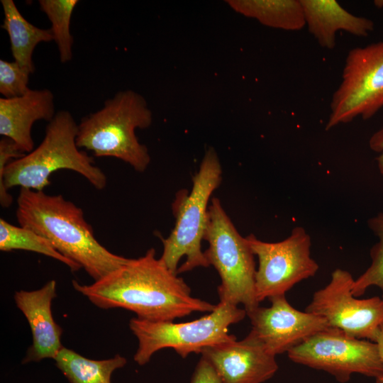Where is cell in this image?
<instances>
[{
	"label": "cell",
	"mask_w": 383,
	"mask_h": 383,
	"mask_svg": "<svg viewBox=\"0 0 383 383\" xmlns=\"http://www.w3.org/2000/svg\"><path fill=\"white\" fill-rule=\"evenodd\" d=\"M374 4L378 8L383 7V0H375Z\"/></svg>",
	"instance_id": "27"
},
{
	"label": "cell",
	"mask_w": 383,
	"mask_h": 383,
	"mask_svg": "<svg viewBox=\"0 0 383 383\" xmlns=\"http://www.w3.org/2000/svg\"><path fill=\"white\" fill-rule=\"evenodd\" d=\"M235 11L271 28L299 30L306 26L300 0H229Z\"/></svg>",
	"instance_id": "18"
},
{
	"label": "cell",
	"mask_w": 383,
	"mask_h": 383,
	"mask_svg": "<svg viewBox=\"0 0 383 383\" xmlns=\"http://www.w3.org/2000/svg\"><path fill=\"white\" fill-rule=\"evenodd\" d=\"M373 342H375L377 345L379 353L383 362V325H382L377 331ZM375 380L376 383H383V374Z\"/></svg>",
	"instance_id": "26"
},
{
	"label": "cell",
	"mask_w": 383,
	"mask_h": 383,
	"mask_svg": "<svg viewBox=\"0 0 383 383\" xmlns=\"http://www.w3.org/2000/svg\"><path fill=\"white\" fill-rule=\"evenodd\" d=\"M204 239L209 243L204 255L221 277V284L218 287L220 301L243 304L246 314L259 306L255 295L254 254L218 198H213L209 206Z\"/></svg>",
	"instance_id": "7"
},
{
	"label": "cell",
	"mask_w": 383,
	"mask_h": 383,
	"mask_svg": "<svg viewBox=\"0 0 383 383\" xmlns=\"http://www.w3.org/2000/svg\"><path fill=\"white\" fill-rule=\"evenodd\" d=\"M368 226L377 236L378 241L370 250L372 261L370 267L355 279L352 292L357 297L370 287L376 286L381 289L383 299V213L370 218Z\"/></svg>",
	"instance_id": "22"
},
{
	"label": "cell",
	"mask_w": 383,
	"mask_h": 383,
	"mask_svg": "<svg viewBox=\"0 0 383 383\" xmlns=\"http://www.w3.org/2000/svg\"><path fill=\"white\" fill-rule=\"evenodd\" d=\"M269 307L257 306L247 313L252 334L276 356L287 353L313 335L331 328L321 316L294 308L285 295L273 296Z\"/></svg>",
	"instance_id": "12"
},
{
	"label": "cell",
	"mask_w": 383,
	"mask_h": 383,
	"mask_svg": "<svg viewBox=\"0 0 383 383\" xmlns=\"http://www.w3.org/2000/svg\"><path fill=\"white\" fill-rule=\"evenodd\" d=\"M300 1L309 31L323 48L333 49L335 47L336 33L339 30L365 37L374 28L371 20L349 13L335 0Z\"/></svg>",
	"instance_id": "16"
},
{
	"label": "cell",
	"mask_w": 383,
	"mask_h": 383,
	"mask_svg": "<svg viewBox=\"0 0 383 383\" xmlns=\"http://www.w3.org/2000/svg\"><path fill=\"white\" fill-rule=\"evenodd\" d=\"M294 362L326 372L340 382H348L353 374L375 379L383 374L375 342L350 336L330 328L320 331L287 352Z\"/></svg>",
	"instance_id": "8"
},
{
	"label": "cell",
	"mask_w": 383,
	"mask_h": 383,
	"mask_svg": "<svg viewBox=\"0 0 383 383\" xmlns=\"http://www.w3.org/2000/svg\"><path fill=\"white\" fill-rule=\"evenodd\" d=\"M245 315V309L219 301L213 311L189 322L133 318L129 327L138 341L133 359L140 365H145L155 353L166 348L174 349L185 358L191 353H201L206 348L235 340L236 338L228 333V328L242 321Z\"/></svg>",
	"instance_id": "6"
},
{
	"label": "cell",
	"mask_w": 383,
	"mask_h": 383,
	"mask_svg": "<svg viewBox=\"0 0 383 383\" xmlns=\"http://www.w3.org/2000/svg\"><path fill=\"white\" fill-rule=\"evenodd\" d=\"M0 250L32 251L55 259L77 272L82 267L60 253L44 237L23 226H16L0 218Z\"/></svg>",
	"instance_id": "20"
},
{
	"label": "cell",
	"mask_w": 383,
	"mask_h": 383,
	"mask_svg": "<svg viewBox=\"0 0 383 383\" xmlns=\"http://www.w3.org/2000/svg\"><path fill=\"white\" fill-rule=\"evenodd\" d=\"M55 97L48 89H30L21 96L0 99V135L12 140L24 153L34 149V123L55 117Z\"/></svg>",
	"instance_id": "15"
},
{
	"label": "cell",
	"mask_w": 383,
	"mask_h": 383,
	"mask_svg": "<svg viewBox=\"0 0 383 383\" xmlns=\"http://www.w3.org/2000/svg\"><path fill=\"white\" fill-rule=\"evenodd\" d=\"M78 0H39L41 11L51 23L53 40L59 52L60 60L66 63L72 60L74 38L70 31L73 11Z\"/></svg>",
	"instance_id": "21"
},
{
	"label": "cell",
	"mask_w": 383,
	"mask_h": 383,
	"mask_svg": "<svg viewBox=\"0 0 383 383\" xmlns=\"http://www.w3.org/2000/svg\"><path fill=\"white\" fill-rule=\"evenodd\" d=\"M245 238L258 259L255 287L259 303L285 295L318 270V263L311 257V237L302 227H295L289 237L276 243L262 241L252 234Z\"/></svg>",
	"instance_id": "10"
},
{
	"label": "cell",
	"mask_w": 383,
	"mask_h": 383,
	"mask_svg": "<svg viewBox=\"0 0 383 383\" xmlns=\"http://www.w3.org/2000/svg\"><path fill=\"white\" fill-rule=\"evenodd\" d=\"M354 281L348 271L335 270L329 283L314 292L305 311L322 316L331 328L373 341L383 325V299H357L352 292Z\"/></svg>",
	"instance_id": "11"
},
{
	"label": "cell",
	"mask_w": 383,
	"mask_h": 383,
	"mask_svg": "<svg viewBox=\"0 0 383 383\" xmlns=\"http://www.w3.org/2000/svg\"><path fill=\"white\" fill-rule=\"evenodd\" d=\"M78 124L67 110L56 113L45 128L40 145L24 156L0 166V204L9 208L13 197L9 189L19 187L43 191L50 184V175L59 170H69L83 176L98 190L107 184L105 173L94 165V160L81 151L76 139Z\"/></svg>",
	"instance_id": "3"
},
{
	"label": "cell",
	"mask_w": 383,
	"mask_h": 383,
	"mask_svg": "<svg viewBox=\"0 0 383 383\" xmlns=\"http://www.w3.org/2000/svg\"><path fill=\"white\" fill-rule=\"evenodd\" d=\"M4 11L1 28L9 35L13 60L32 74L35 70L33 54L40 43L53 40L50 29L38 28L28 22L13 0H1Z\"/></svg>",
	"instance_id": "17"
},
{
	"label": "cell",
	"mask_w": 383,
	"mask_h": 383,
	"mask_svg": "<svg viewBox=\"0 0 383 383\" xmlns=\"http://www.w3.org/2000/svg\"><path fill=\"white\" fill-rule=\"evenodd\" d=\"M221 179L219 159L216 151L210 148L193 178L190 194L177 198L174 227L167 238L162 239L163 252L160 259L172 272L178 274L209 266L201 243L207 226L208 203Z\"/></svg>",
	"instance_id": "5"
},
{
	"label": "cell",
	"mask_w": 383,
	"mask_h": 383,
	"mask_svg": "<svg viewBox=\"0 0 383 383\" xmlns=\"http://www.w3.org/2000/svg\"><path fill=\"white\" fill-rule=\"evenodd\" d=\"M383 106V41L350 50L341 82L333 93L326 130L361 116L372 117Z\"/></svg>",
	"instance_id": "9"
},
{
	"label": "cell",
	"mask_w": 383,
	"mask_h": 383,
	"mask_svg": "<svg viewBox=\"0 0 383 383\" xmlns=\"http://www.w3.org/2000/svg\"><path fill=\"white\" fill-rule=\"evenodd\" d=\"M190 383H223L211 362L201 356L193 373Z\"/></svg>",
	"instance_id": "24"
},
{
	"label": "cell",
	"mask_w": 383,
	"mask_h": 383,
	"mask_svg": "<svg viewBox=\"0 0 383 383\" xmlns=\"http://www.w3.org/2000/svg\"><path fill=\"white\" fill-rule=\"evenodd\" d=\"M54 360L69 383H111L112 373L126 364V359L120 355L95 360L65 347Z\"/></svg>",
	"instance_id": "19"
},
{
	"label": "cell",
	"mask_w": 383,
	"mask_h": 383,
	"mask_svg": "<svg viewBox=\"0 0 383 383\" xmlns=\"http://www.w3.org/2000/svg\"><path fill=\"white\" fill-rule=\"evenodd\" d=\"M55 296L54 279L39 289L20 290L14 294L16 304L27 319L32 334V344L23 363L55 359L63 347L61 343L62 330L55 321L51 311L52 301Z\"/></svg>",
	"instance_id": "14"
},
{
	"label": "cell",
	"mask_w": 383,
	"mask_h": 383,
	"mask_svg": "<svg viewBox=\"0 0 383 383\" xmlns=\"http://www.w3.org/2000/svg\"><path fill=\"white\" fill-rule=\"evenodd\" d=\"M152 113L145 99L128 89L105 101L98 111L84 116L78 123L76 143L94 157H110L144 172L150 162L147 147L135 135L137 128H148Z\"/></svg>",
	"instance_id": "4"
},
{
	"label": "cell",
	"mask_w": 383,
	"mask_h": 383,
	"mask_svg": "<svg viewBox=\"0 0 383 383\" xmlns=\"http://www.w3.org/2000/svg\"><path fill=\"white\" fill-rule=\"evenodd\" d=\"M16 216L19 226L46 238L63 256L97 281L129 261L99 243L83 210L61 194L20 188Z\"/></svg>",
	"instance_id": "2"
},
{
	"label": "cell",
	"mask_w": 383,
	"mask_h": 383,
	"mask_svg": "<svg viewBox=\"0 0 383 383\" xmlns=\"http://www.w3.org/2000/svg\"><path fill=\"white\" fill-rule=\"evenodd\" d=\"M223 383H262L278 370L274 355L250 333L243 340L208 347L201 352Z\"/></svg>",
	"instance_id": "13"
},
{
	"label": "cell",
	"mask_w": 383,
	"mask_h": 383,
	"mask_svg": "<svg viewBox=\"0 0 383 383\" xmlns=\"http://www.w3.org/2000/svg\"><path fill=\"white\" fill-rule=\"evenodd\" d=\"M76 291L101 309L122 308L150 321H173L216 305L193 297L186 282L155 257L154 248L91 284L73 280Z\"/></svg>",
	"instance_id": "1"
},
{
	"label": "cell",
	"mask_w": 383,
	"mask_h": 383,
	"mask_svg": "<svg viewBox=\"0 0 383 383\" xmlns=\"http://www.w3.org/2000/svg\"><path fill=\"white\" fill-rule=\"evenodd\" d=\"M16 62L0 60V93L11 99L25 94L28 87L29 75Z\"/></svg>",
	"instance_id": "23"
},
{
	"label": "cell",
	"mask_w": 383,
	"mask_h": 383,
	"mask_svg": "<svg viewBox=\"0 0 383 383\" xmlns=\"http://www.w3.org/2000/svg\"><path fill=\"white\" fill-rule=\"evenodd\" d=\"M370 145L372 150L381 152L377 158V164L379 170L383 175V129L372 137Z\"/></svg>",
	"instance_id": "25"
}]
</instances>
